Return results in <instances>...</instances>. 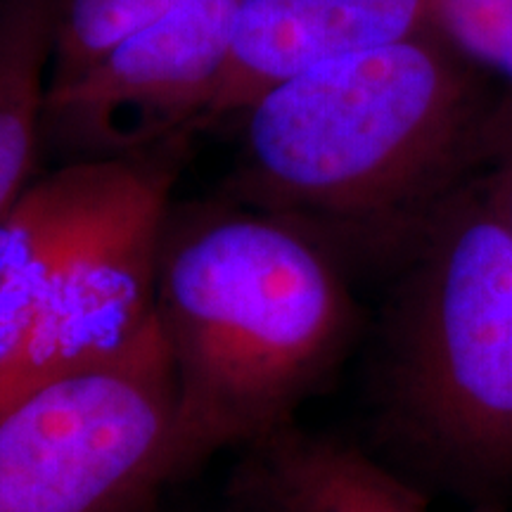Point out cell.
Returning <instances> with one entry per match:
<instances>
[{
  "label": "cell",
  "instance_id": "52a82bcc",
  "mask_svg": "<svg viewBox=\"0 0 512 512\" xmlns=\"http://www.w3.org/2000/svg\"><path fill=\"white\" fill-rule=\"evenodd\" d=\"M427 34L425 0H238L209 117L245 114L323 64Z\"/></svg>",
  "mask_w": 512,
  "mask_h": 512
},
{
  "label": "cell",
  "instance_id": "3957f363",
  "mask_svg": "<svg viewBox=\"0 0 512 512\" xmlns=\"http://www.w3.org/2000/svg\"><path fill=\"white\" fill-rule=\"evenodd\" d=\"M377 384L408 460L472 494H512V230L484 195L448 197L420 226Z\"/></svg>",
  "mask_w": 512,
  "mask_h": 512
},
{
  "label": "cell",
  "instance_id": "8992f818",
  "mask_svg": "<svg viewBox=\"0 0 512 512\" xmlns=\"http://www.w3.org/2000/svg\"><path fill=\"white\" fill-rule=\"evenodd\" d=\"M110 166L112 159H74L31 181L0 219V415L41 389L57 275Z\"/></svg>",
  "mask_w": 512,
  "mask_h": 512
},
{
  "label": "cell",
  "instance_id": "6da1fadb",
  "mask_svg": "<svg viewBox=\"0 0 512 512\" xmlns=\"http://www.w3.org/2000/svg\"><path fill=\"white\" fill-rule=\"evenodd\" d=\"M157 325L174 380V482L294 425L344 361L356 306L299 223L268 211L171 214Z\"/></svg>",
  "mask_w": 512,
  "mask_h": 512
},
{
  "label": "cell",
  "instance_id": "7a4b0ae2",
  "mask_svg": "<svg viewBox=\"0 0 512 512\" xmlns=\"http://www.w3.org/2000/svg\"><path fill=\"white\" fill-rule=\"evenodd\" d=\"M472 67L430 31L323 64L247 117V197L299 226L420 228L477 121Z\"/></svg>",
  "mask_w": 512,
  "mask_h": 512
},
{
  "label": "cell",
  "instance_id": "9c48e42d",
  "mask_svg": "<svg viewBox=\"0 0 512 512\" xmlns=\"http://www.w3.org/2000/svg\"><path fill=\"white\" fill-rule=\"evenodd\" d=\"M62 0H0V219L31 183L46 131Z\"/></svg>",
  "mask_w": 512,
  "mask_h": 512
},
{
  "label": "cell",
  "instance_id": "8fae6325",
  "mask_svg": "<svg viewBox=\"0 0 512 512\" xmlns=\"http://www.w3.org/2000/svg\"><path fill=\"white\" fill-rule=\"evenodd\" d=\"M427 31L458 60L512 88V0H425Z\"/></svg>",
  "mask_w": 512,
  "mask_h": 512
},
{
  "label": "cell",
  "instance_id": "5b68a950",
  "mask_svg": "<svg viewBox=\"0 0 512 512\" xmlns=\"http://www.w3.org/2000/svg\"><path fill=\"white\" fill-rule=\"evenodd\" d=\"M238 0H188L48 91L46 131L79 159L138 155L209 117Z\"/></svg>",
  "mask_w": 512,
  "mask_h": 512
},
{
  "label": "cell",
  "instance_id": "277c9868",
  "mask_svg": "<svg viewBox=\"0 0 512 512\" xmlns=\"http://www.w3.org/2000/svg\"><path fill=\"white\" fill-rule=\"evenodd\" d=\"M162 332L0 415V512H150L171 472Z\"/></svg>",
  "mask_w": 512,
  "mask_h": 512
},
{
  "label": "cell",
  "instance_id": "7c38bea8",
  "mask_svg": "<svg viewBox=\"0 0 512 512\" xmlns=\"http://www.w3.org/2000/svg\"><path fill=\"white\" fill-rule=\"evenodd\" d=\"M484 200L496 211L498 219L512 230V159H508V164L491 181V188L484 192Z\"/></svg>",
  "mask_w": 512,
  "mask_h": 512
},
{
  "label": "cell",
  "instance_id": "ba28073f",
  "mask_svg": "<svg viewBox=\"0 0 512 512\" xmlns=\"http://www.w3.org/2000/svg\"><path fill=\"white\" fill-rule=\"evenodd\" d=\"M235 496L252 512H430L392 467L297 425L245 448Z\"/></svg>",
  "mask_w": 512,
  "mask_h": 512
},
{
  "label": "cell",
  "instance_id": "30bf717a",
  "mask_svg": "<svg viewBox=\"0 0 512 512\" xmlns=\"http://www.w3.org/2000/svg\"><path fill=\"white\" fill-rule=\"evenodd\" d=\"M185 3L188 0H62L50 88L76 79L121 41Z\"/></svg>",
  "mask_w": 512,
  "mask_h": 512
}]
</instances>
